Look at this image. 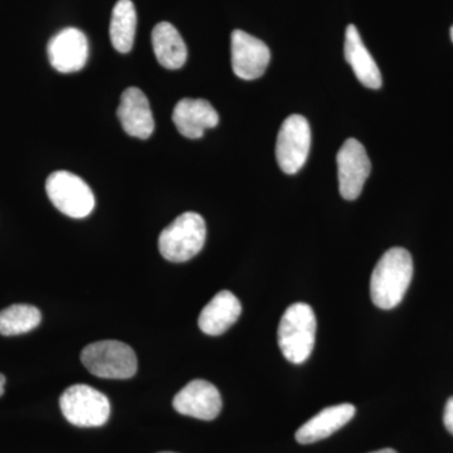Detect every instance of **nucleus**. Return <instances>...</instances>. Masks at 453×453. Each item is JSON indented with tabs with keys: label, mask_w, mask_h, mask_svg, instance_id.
<instances>
[{
	"label": "nucleus",
	"mask_w": 453,
	"mask_h": 453,
	"mask_svg": "<svg viewBox=\"0 0 453 453\" xmlns=\"http://www.w3.org/2000/svg\"><path fill=\"white\" fill-rule=\"evenodd\" d=\"M413 277V259L407 250L395 247L381 256L372 273L371 296L377 308L390 310L403 300Z\"/></svg>",
	"instance_id": "f257e3e1"
},
{
	"label": "nucleus",
	"mask_w": 453,
	"mask_h": 453,
	"mask_svg": "<svg viewBox=\"0 0 453 453\" xmlns=\"http://www.w3.org/2000/svg\"><path fill=\"white\" fill-rule=\"evenodd\" d=\"M316 316L308 303H297L286 310L279 325V347L294 365H303L314 350Z\"/></svg>",
	"instance_id": "f03ea898"
},
{
	"label": "nucleus",
	"mask_w": 453,
	"mask_h": 453,
	"mask_svg": "<svg viewBox=\"0 0 453 453\" xmlns=\"http://www.w3.org/2000/svg\"><path fill=\"white\" fill-rule=\"evenodd\" d=\"M83 365L104 380H130L138 372L135 351L118 340L92 342L81 353Z\"/></svg>",
	"instance_id": "7ed1b4c3"
},
{
	"label": "nucleus",
	"mask_w": 453,
	"mask_h": 453,
	"mask_svg": "<svg viewBox=\"0 0 453 453\" xmlns=\"http://www.w3.org/2000/svg\"><path fill=\"white\" fill-rule=\"evenodd\" d=\"M207 226L201 214L195 211L179 216L159 235V251L170 262H187L202 251Z\"/></svg>",
	"instance_id": "20e7f679"
},
{
	"label": "nucleus",
	"mask_w": 453,
	"mask_h": 453,
	"mask_svg": "<svg viewBox=\"0 0 453 453\" xmlns=\"http://www.w3.org/2000/svg\"><path fill=\"white\" fill-rule=\"evenodd\" d=\"M59 407L65 418L77 427H100L109 421L111 413L109 398L86 384H74L65 389L59 398Z\"/></svg>",
	"instance_id": "39448f33"
},
{
	"label": "nucleus",
	"mask_w": 453,
	"mask_h": 453,
	"mask_svg": "<svg viewBox=\"0 0 453 453\" xmlns=\"http://www.w3.org/2000/svg\"><path fill=\"white\" fill-rule=\"evenodd\" d=\"M47 196L57 210L71 219H85L95 208L91 188L81 178L65 170L52 173L47 179Z\"/></svg>",
	"instance_id": "423d86ee"
},
{
	"label": "nucleus",
	"mask_w": 453,
	"mask_h": 453,
	"mask_svg": "<svg viewBox=\"0 0 453 453\" xmlns=\"http://www.w3.org/2000/svg\"><path fill=\"white\" fill-rule=\"evenodd\" d=\"M311 130L303 116L291 115L283 121L276 142V157L286 174H296L308 160Z\"/></svg>",
	"instance_id": "0eeeda50"
},
{
	"label": "nucleus",
	"mask_w": 453,
	"mask_h": 453,
	"mask_svg": "<svg viewBox=\"0 0 453 453\" xmlns=\"http://www.w3.org/2000/svg\"><path fill=\"white\" fill-rule=\"evenodd\" d=\"M339 190L342 198L356 201L362 195L372 164L365 146L357 139H348L340 148L338 157Z\"/></svg>",
	"instance_id": "6e6552de"
},
{
	"label": "nucleus",
	"mask_w": 453,
	"mask_h": 453,
	"mask_svg": "<svg viewBox=\"0 0 453 453\" xmlns=\"http://www.w3.org/2000/svg\"><path fill=\"white\" fill-rule=\"evenodd\" d=\"M231 56L235 76L246 81L261 77L266 73L271 61L267 44L241 29L232 33Z\"/></svg>",
	"instance_id": "1a4fd4ad"
},
{
	"label": "nucleus",
	"mask_w": 453,
	"mask_h": 453,
	"mask_svg": "<svg viewBox=\"0 0 453 453\" xmlns=\"http://www.w3.org/2000/svg\"><path fill=\"white\" fill-rule=\"evenodd\" d=\"M173 407L183 416L202 421L217 418L222 411L220 393L207 380L189 381L173 399Z\"/></svg>",
	"instance_id": "9d476101"
},
{
	"label": "nucleus",
	"mask_w": 453,
	"mask_h": 453,
	"mask_svg": "<svg viewBox=\"0 0 453 453\" xmlns=\"http://www.w3.org/2000/svg\"><path fill=\"white\" fill-rule=\"evenodd\" d=\"M49 58L55 70L73 73L82 70L88 64V41L77 28H65L50 38Z\"/></svg>",
	"instance_id": "9b49d317"
},
{
	"label": "nucleus",
	"mask_w": 453,
	"mask_h": 453,
	"mask_svg": "<svg viewBox=\"0 0 453 453\" xmlns=\"http://www.w3.org/2000/svg\"><path fill=\"white\" fill-rule=\"evenodd\" d=\"M173 121L179 134L188 139H199L205 130L219 125V116L207 100L183 98L174 107Z\"/></svg>",
	"instance_id": "f8f14e48"
},
{
	"label": "nucleus",
	"mask_w": 453,
	"mask_h": 453,
	"mask_svg": "<svg viewBox=\"0 0 453 453\" xmlns=\"http://www.w3.org/2000/svg\"><path fill=\"white\" fill-rule=\"evenodd\" d=\"M122 127L133 138L148 139L153 134L155 122L148 97L138 88L125 89L118 109Z\"/></svg>",
	"instance_id": "ddd939ff"
},
{
	"label": "nucleus",
	"mask_w": 453,
	"mask_h": 453,
	"mask_svg": "<svg viewBox=\"0 0 453 453\" xmlns=\"http://www.w3.org/2000/svg\"><path fill=\"white\" fill-rule=\"evenodd\" d=\"M354 416L356 407L353 404L342 403L325 408L305 425L301 426L296 432V441L301 445H310L325 440L344 427Z\"/></svg>",
	"instance_id": "4468645a"
},
{
	"label": "nucleus",
	"mask_w": 453,
	"mask_h": 453,
	"mask_svg": "<svg viewBox=\"0 0 453 453\" xmlns=\"http://www.w3.org/2000/svg\"><path fill=\"white\" fill-rule=\"evenodd\" d=\"M242 312L240 300L231 291H219L199 315V329L207 335L219 336L238 320Z\"/></svg>",
	"instance_id": "2eb2a0df"
},
{
	"label": "nucleus",
	"mask_w": 453,
	"mask_h": 453,
	"mask_svg": "<svg viewBox=\"0 0 453 453\" xmlns=\"http://www.w3.org/2000/svg\"><path fill=\"white\" fill-rule=\"evenodd\" d=\"M344 55L362 85L372 89L381 88L383 80H381L380 67L366 50L354 25H349L345 32Z\"/></svg>",
	"instance_id": "dca6fc26"
},
{
	"label": "nucleus",
	"mask_w": 453,
	"mask_h": 453,
	"mask_svg": "<svg viewBox=\"0 0 453 453\" xmlns=\"http://www.w3.org/2000/svg\"><path fill=\"white\" fill-rule=\"evenodd\" d=\"M151 42L157 62L168 70H179L188 58V50L177 28L168 22L154 27Z\"/></svg>",
	"instance_id": "f3484780"
},
{
	"label": "nucleus",
	"mask_w": 453,
	"mask_h": 453,
	"mask_svg": "<svg viewBox=\"0 0 453 453\" xmlns=\"http://www.w3.org/2000/svg\"><path fill=\"white\" fill-rule=\"evenodd\" d=\"M136 17L135 5L131 0H119L113 7L110 38L113 49L120 53H129L135 40Z\"/></svg>",
	"instance_id": "a211bd4d"
},
{
	"label": "nucleus",
	"mask_w": 453,
	"mask_h": 453,
	"mask_svg": "<svg viewBox=\"0 0 453 453\" xmlns=\"http://www.w3.org/2000/svg\"><path fill=\"white\" fill-rule=\"evenodd\" d=\"M41 311L35 306L17 303L0 311V334L14 336L29 333L41 324Z\"/></svg>",
	"instance_id": "6ab92c4d"
},
{
	"label": "nucleus",
	"mask_w": 453,
	"mask_h": 453,
	"mask_svg": "<svg viewBox=\"0 0 453 453\" xmlns=\"http://www.w3.org/2000/svg\"><path fill=\"white\" fill-rule=\"evenodd\" d=\"M443 423H445L447 431L453 434V396L447 401Z\"/></svg>",
	"instance_id": "aec40b11"
},
{
	"label": "nucleus",
	"mask_w": 453,
	"mask_h": 453,
	"mask_svg": "<svg viewBox=\"0 0 453 453\" xmlns=\"http://www.w3.org/2000/svg\"><path fill=\"white\" fill-rule=\"evenodd\" d=\"M4 387H5V377L3 374H0V396L4 395Z\"/></svg>",
	"instance_id": "412c9836"
},
{
	"label": "nucleus",
	"mask_w": 453,
	"mask_h": 453,
	"mask_svg": "<svg viewBox=\"0 0 453 453\" xmlns=\"http://www.w3.org/2000/svg\"><path fill=\"white\" fill-rule=\"evenodd\" d=\"M371 453H398V452H396L395 449H380V451H375V452H371Z\"/></svg>",
	"instance_id": "4be33fe9"
},
{
	"label": "nucleus",
	"mask_w": 453,
	"mask_h": 453,
	"mask_svg": "<svg viewBox=\"0 0 453 453\" xmlns=\"http://www.w3.org/2000/svg\"><path fill=\"white\" fill-rule=\"evenodd\" d=\"M449 35H451V41L453 42V26L451 27V31H449Z\"/></svg>",
	"instance_id": "5701e85b"
},
{
	"label": "nucleus",
	"mask_w": 453,
	"mask_h": 453,
	"mask_svg": "<svg viewBox=\"0 0 453 453\" xmlns=\"http://www.w3.org/2000/svg\"><path fill=\"white\" fill-rule=\"evenodd\" d=\"M159 453H175V452H159Z\"/></svg>",
	"instance_id": "b1692460"
}]
</instances>
